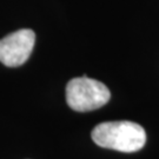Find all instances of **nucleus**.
<instances>
[{
	"instance_id": "nucleus-2",
	"label": "nucleus",
	"mask_w": 159,
	"mask_h": 159,
	"mask_svg": "<svg viewBox=\"0 0 159 159\" xmlns=\"http://www.w3.org/2000/svg\"><path fill=\"white\" fill-rule=\"evenodd\" d=\"M111 98V92L105 84L87 77L71 79L66 85V102L78 112L93 111L104 106Z\"/></svg>"
},
{
	"instance_id": "nucleus-1",
	"label": "nucleus",
	"mask_w": 159,
	"mask_h": 159,
	"mask_svg": "<svg viewBox=\"0 0 159 159\" xmlns=\"http://www.w3.org/2000/svg\"><path fill=\"white\" fill-rule=\"evenodd\" d=\"M91 137L102 148L127 153L139 151L146 143L145 130L129 120L102 123L93 129Z\"/></svg>"
},
{
	"instance_id": "nucleus-3",
	"label": "nucleus",
	"mask_w": 159,
	"mask_h": 159,
	"mask_svg": "<svg viewBox=\"0 0 159 159\" xmlns=\"http://www.w3.org/2000/svg\"><path fill=\"white\" fill-rule=\"evenodd\" d=\"M35 33L30 29L16 31L0 39V61L8 67H18L27 61L33 51Z\"/></svg>"
}]
</instances>
